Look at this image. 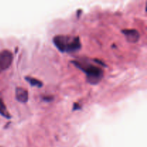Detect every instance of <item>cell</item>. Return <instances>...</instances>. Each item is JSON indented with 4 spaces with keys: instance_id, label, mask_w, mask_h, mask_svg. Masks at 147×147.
<instances>
[{
    "instance_id": "7",
    "label": "cell",
    "mask_w": 147,
    "mask_h": 147,
    "mask_svg": "<svg viewBox=\"0 0 147 147\" xmlns=\"http://www.w3.org/2000/svg\"><path fill=\"white\" fill-rule=\"evenodd\" d=\"M0 115L2 116L3 117L6 118L7 119H10L11 118L9 112L7 111V107H6L5 104H4L1 98H0Z\"/></svg>"
},
{
    "instance_id": "2",
    "label": "cell",
    "mask_w": 147,
    "mask_h": 147,
    "mask_svg": "<svg viewBox=\"0 0 147 147\" xmlns=\"http://www.w3.org/2000/svg\"><path fill=\"white\" fill-rule=\"evenodd\" d=\"M71 63L86 73L87 82L91 85H97L101 81L103 78V70L100 67H97L90 63H80L77 60H73Z\"/></svg>"
},
{
    "instance_id": "1",
    "label": "cell",
    "mask_w": 147,
    "mask_h": 147,
    "mask_svg": "<svg viewBox=\"0 0 147 147\" xmlns=\"http://www.w3.org/2000/svg\"><path fill=\"white\" fill-rule=\"evenodd\" d=\"M53 43L61 53H73L81 48L80 37L78 36H70L59 34L53 37Z\"/></svg>"
},
{
    "instance_id": "6",
    "label": "cell",
    "mask_w": 147,
    "mask_h": 147,
    "mask_svg": "<svg viewBox=\"0 0 147 147\" xmlns=\"http://www.w3.org/2000/svg\"><path fill=\"white\" fill-rule=\"evenodd\" d=\"M24 79H25L26 81L28 82L30 84V86H32V87L42 88L43 86L42 82L40 81L38 79L30 77V76H27V77H24Z\"/></svg>"
},
{
    "instance_id": "5",
    "label": "cell",
    "mask_w": 147,
    "mask_h": 147,
    "mask_svg": "<svg viewBox=\"0 0 147 147\" xmlns=\"http://www.w3.org/2000/svg\"><path fill=\"white\" fill-rule=\"evenodd\" d=\"M15 98L17 101H19L20 103H26L28 101V92L23 88L17 87L15 90Z\"/></svg>"
},
{
    "instance_id": "8",
    "label": "cell",
    "mask_w": 147,
    "mask_h": 147,
    "mask_svg": "<svg viewBox=\"0 0 147 147\" xmlns=\"http://www.w3.org/2000/svg\"><path fill=\"white\" fill-rule=\"evenodd\" d=\"M81 109V107H80V106H79L78 103H74V105H73V111H76V110H80V109Z\"/></svg>"
},
{
    "instance_id": "3",
    "label": "cell",
    "mask_w": 147,
    "mask_h": 147,
    "mask_svg": "<svg viewBox=\"0 0 147 147\" xmlns=\"http://www.w3.org/2000/svg\"><path fill=\"white\" fill-rule=\"evenodd\" d=\"M13 61V54L8 50H4L0 53V73L4 71L11 66Z\"/></svg>"
},
{
    "instance_id": "4",
    "label": "cell",
    "mask_w": 147,
    "mask_h": 147,
    "mask_svg": "<svg viewBox=\"0 0 147 147\" xmlns=\"http://www.w3.org/2000/svg\"><path fill=\"white\" fill-rule=\"evenodd\" d=\"M121 32L124 34L126 40L130 43H136L140 39V33L135 29H123Z\"/></svg>"
}]
</instances>
